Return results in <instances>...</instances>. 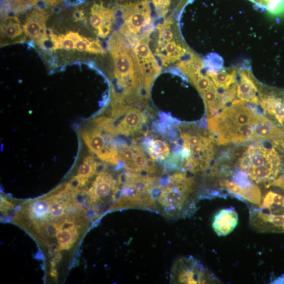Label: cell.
Masks as SVG:
<instances>
[{
    "instance_id": "obj_1",
    "label": "cell",
    "mask_w": 284,
    "mask_h": 284,
    "mask_svg": "<svg viewBox=\"0 0 284 284\" xmlns=\"http://www.w3.org/2000/svg\"><path fill=\"white\" fill-rule=\"evenodd\" d=\"M265 117L245 102L235 100L219 113L209 117L208 125L219 144L241 143L252 140L256 125Z\"/></svg>"
},
{
    "instance_id": "obj_2",
    "label": "cell",
    "mask_w": 284,
    "mask_h": 284,
    "mask_svg": "<svg viewBox=\"0 0 284 284\" xmlns=\"http://www.w3.org/2000/svg\"><path fill=\"white\" fill-rule=\"evenodd\" d=\"M109 46L114 59L116 78L123 89L122 93L116 96L133 105L143 98H149L144 77L131 45L125 38L115 33Z\"/></svg>"
},
{
    "instance_id": "obj_3",
    "label": "cell",
    "mask_w": 284,
    "mask_h": 284,
    "mask_svg": "<svg viewBox=\"0 0 284 284\" xmlns=\"http://www.w3.org/2000/svg\"><path fill=\"white\" fill-rule=\"evenodd\" d=\"M183 141L184 168L196 173L207 170L214 154V137L193 125L180 127Z\"/></svg>"
},
{
    "instance_id": "obj_4",
    "label": "cell",
    "mask_w": 284,
    "mask_h": 284,
    "mask_svg": "<svg viewBox=\"0 0 284 284\" xmlns=\"http://www.w3.org/2000/svg\"><path fill=\"white\" fill-rule=\"evenodd\" d=\"M115 13L122 18L120 31L128 42L149 38L153 30L149 0H117Z\"/></svg>"
},
{
    "instance_id": "obj_5",
    "label": "cell",
    "mask_w": 284,
    "mask_h": 284,
    "mask_svg": "<svg viewBox=\"0 0 284 284\" xmlns=\"http://www.w3.org/2000/svg\"><path fill=\"white\" fill-rule=\"evenodd\" d=\"M239 168L252 181L268 184L276 178L281 168V160L275 149L263 145L252 146L239 161Z\"/></svg>"
},
{
    "instance_id": "obj_6",
    "label": "cell",
    "mask_w": 284,
    "mask_h": 284,
    "mask_svg": "<svg viewBox=\"0 0 284 284\" xmlns=\"http://www.w3.org/2000/svg\"><path fill=\"white\" fill-rule=\"evenodd\" d=\"M194 191V179L185 173H177L168 178V183L162 188L158 201L167 212L187 217L196 210V201L192 197Z\"/></svg>"
},
{
    "instance_id": "obj_7",
    "label": "cell",
    "mask_w": 284,
    "mask_h": 284,
    "mask_svg": "<svg viewBox=\"0 0 284 284\" xmlns=\"http://www.w3.org/2000/svg\"><path fill=\"white\" fill-rule=\"evenodd\" d=\"M156 32L153 53L158 57L163 67H167L182 61L192 53L180 37L173 16H169L160 23Z\"/></svg>"
},
{
    "instance_id": "obj_8",
    "label": "cell",
    "mask_w": 284,
    "mask_h": 284,
    "mask_svg": "<svg viewBox=\"0 0 284 284\" xmlns=\"http://www.w3.org/2000/svg\"><path fill=\"white\" fill-rule=\"evenodd\" d=\"M176 282L179 284H218L219 279L214 274L193 256L182 257L173 269Z\"/></svg>"
},
{
    "instance_id": "obj_9",
    "label": "cell",
    "mask_w": 284,
    "mask_h": 284,
    "mask_svg": "<svg viewBox=\"0 0 284 284\" xmlns=\"http://www.w3.org/2000/svg\"><path fill=\"white\" fill-rule=\"evenodd\" d=\"M82 137L90 150L102 161L118 165L120 160L118 148L111 135L94 127L83 131Z\"/></svg>"
},
{
    "instance_id": "obj_10",
    "label": "cell",
    "mask_w": 284,
    "mask_h": 284,
    "mask_svg": "<svg viewBox=\"0 0 284 284\" xmlns=\"http://www.w3.org/2000/svg\"><path fill=\"white\" fill-rule=\"evenodd\" d=\"M149 38L134 40L130 44L138 63L145 81V88L148 96L155 79L161 72L158 59L150 49Z\"/></svg>"
},
{
    "instance_id": "obj_11",
    "label": "cell",
    "mask_w": 284,
    "mask_h": 284,
    "mask_svg": "<svg viewBox=\"0 0 284 284\" xmlns=\"http://www.w3.org/2000/svg\"><path fill=\"white\" fill-rule=\"evenodd\" d=\"M249 224L257 231H284V214L264 212L259 208L250 210Z\"/></svg>"
},
{
    "instance_id": "obj_12",
    "label": "cell",
    "mask_w": 284,
    "mask_h": 284,
    "mask_svg": "<svg viewBox=\"0 0 284 284\" xmlns=\"http://www.w3.org/2000/svg\"><path fill=\"white\" fill-rule=\"evenodd\" d=\"M220 185L231 196L238 198L244 202H248L259 207L262 201L261 189L256 183L244 186L229 179L221 180Z\"/></svg>"
},
{
    "instance_id": "obj_13",
    "label": "cell",
    "mask_w": 284,
    "mask_h": 284,
    "mask_svg": "<svg viewBox=\"0 0 284 284\" xmlns=\"http://www.w3.org/2000/svg\"><path fill=\"white\" fill-rule=\"evenodd\" d=\"M259 104L267 113L284 125V91L272 89L260 93Z\"/></svg>"
},
{
    "instance_id": "obj_14",
    "label": "cell",
    "mask_w": 284,
    "mask_h": 284,
    "mask_svg": "<svg viewBox=\"0 0 284 284\" xmlns=\"http://www.w3.org/2000/svg\"><path fill=\"white\" fill-rule=\"evenodd\" d=\"M239 82L236 94L242 101L254 105L259 104L260 90L251 71L243 68L239 72Z\"/></svg>"
},
{
    "instance_id": "obj_15",
    "label": "cell",
    "mask_w": 284,
    "mask_h": 284,
    "mask_svg": "<svg viewBox=\"0 0 284 284\" xmlns=\"http://www.w3.org/2000/svg\"><path fill=\"white\" fill-rule=\"evenodd\" d=\"M238 215L233 208L218 211L213 219L212 227L219 236H225L233 231L238 225Z\"/></svg>"
},
{
    "instance_id": "obj_16",
    "label": "cell",
    "mask_w": 284,
    "mask_h": 284,
    "mask_svg": "<svg viewBox=\"0 0 284 284\" xmlns=\"http://www.w3.org/2000/svg\"><path fill=\"white\" fill-rule=\"evenodd\" d=\"M116 127L118 133L126 136L133 135L139 132L146 123V117L139 109L131 107L124 114Z\"/></svg>"
},
{
    "instance_id": "obj_17",
    "label": "cell",
    "mask_w": 284,
    "mask_h": 284,
    "mask_svg": "<svg viewBox=\"0 0 284 284\" xmlns=\"http://www.w3.org/2000/svg\"><path fill=\"white\" fill-rule=\"evenodd\" d=\"M90 189L98 201L109 196L111 194H113V197L115 200L120 190L116 180L106 171L98 174Z\"/></svg>"
},
{
    "instance_id": "obj_18",
    "label": "cell",
    "mask_w": 284,
    "mask_h": 284,
    "mask_svg": "<svg viewBox=\"0 0 284 284\" xmlns=\"http://www.w3.org/2000/svg\"><path fill=\"white\" fill-rule=\"evenodd\" d=\"M284 137V132L265 117L256 125L252 140H272L280 142Z\"/></svg>"
},
{
    "instance_id": "obj_19",
    "label": "cell",
    "mask_w": 284,
    "mask_h": 284,
    "mask_svg": "<svg viewBox=\"0 0 284 284\" xmlns=\"http://www.w3.org/2000/svg\"><path fill=\"white\" fill-rule=\"evenodd\" d=\"M45 12L34 11L29 15L23 25L24 32L27 36L37 40L47 35Z\"/></svg>"
},
{
    "instance_id": "obj_20",
    "label": "cell",
    "mask_w": 284,
    "mask_h": 284,
    "mask_svg": "<svg viewBox=\"0 0 284 284\" xmlns=\"http://www.w3.org/2000/svg\"><path fill=\"white\" fill-rule=\"evenodd\" d=\"M207 75L216 87L222 90H228L236 86L237 71L235 69L221 70L218 71L206 70Z\"/></svg>"
},
{
    "instance_id": "obj_21",
    "label": "cell",
    "mask_w": 284,
    "mask_h": 284,
    "mask_svg": "<svg viewBox=\"0 0 284 284\" xmlns=\"http://www.w3.org/2000/svg\"><path fill=\"white\" fill-rule=\"evenodd\" d=\"M258 208L274 214H284V196L270 191L263 197Z\"/></svg>"
},
{
    "instance_id": "obj_22",
    "label": "cell",
    "mask_w": 284,
    "mask_h": 284,
    "mask_svg": "<svg viewBox=\"0 0 284 284\" xmlns=\"http://www.w3.org/2000/svg\"><path fill=\"white\" fill-rule=\"evenodd\" d=\"M146 146L151 158L154 160H165L170 154L169 145L160 139H151L146 143Z\"/></svg>"
},
{
    "instance_id": "obj_23",
    "label": "cell",
    "mask_w": 284,
    "mask_h": 284,
    "mask_svg": "<svg viewBox=\"0 0 284 284\" xmlns=\"http://www.w3.org/2000/svg\"><path fill=\"white\" fill-rule=\"evenodd\" d=\"M150 160L140 146L135 145L133 157L131 161L125 166L132 171L140 173L142 171H146Z\"/></svg>"
},
{
    "instance_id": "obj_24",
    "label": "cell",
    "mask_w": 284,
    "mask_h": 284,
    "mask_svg": "<svg viewBox=\"0 0 284 284\" xmlns=\"http://www.w3.org/2000/svg\"><path fill=\"white\" fill-rule=\"evenodd\" d=\"M23 30L20 21L17 17L5 19L1 25V33L11 40L21 35Z\"/></svg>"
},
{
    "instance_id": "obj_25",
    "label": "cell",
    "mask_w": 284,
    "mask_h": 284,
    "mask_svg": "<svg viewBox=\"0 0 284 284\" xmlns=\"http://www.w3.org/2000/svg\"><path fill=\"white\" fill-rule=\"evenodd\" d=\"M78 230L77 227L74 230L59 231L57 235L60 250H67L73 246L78 238Z\"/></svg>"
},
{
    "instance_id": "obj_26",
    "label": "cell",
    "mask_w": 284,
    "mask_h": 284,
    "mask_svg": "<svg viewBox=\"0 0 284 284\" xmlns=\"http://www.w3.org/2000/svg\"><path fill=\"white\" fill-rule=\"evenodd\" d=\"M30 215L32 219L45 220L50 213V202L48 199H41L34 202L30 208Z\"/></svg>"
},
{
    "instance_id": "obj_27",
    "label": "cell",
    "mask_w": 284,
    "mask_h": 284,
    "mask_svg": "<svg viewBox=\"0 0 284 284\" xmlns=\"http://www.w3.org/2000/svg\"><path fill=\"white\" fill-rule=\"evenodd\" d=\"M261 9L273 14H279L284 11V0H249Z\"/></svg>"
},
{
    "instance_id": "obj_28",
    "label": "cell",
    "mask_w": 284,
    "mask_h": 284,
    "mask_svg": "<svg viewBox=\"0 0 284 284\" xmlns=\"http://www.w3.org/2000/svg\"><path fill=\"white\" fill-rule=\"evenodd\" d=\"M99 164L96 159L88 157L85 159L78 170V175L90 178L96 173V169Z\"/></svg>"
},
{
    "instance_id": "obj_29",
    "label": "cell",
    "mask_w": 284,
    "mask_h": 284,
    "mask_svg": "<svg viewBox=\"0 0 284 284\" xmlns=\"http://www.w3.org/2000/svg\"><path fill=\"white\" fill-rule=\"evenodd\" d=\"M92 122L94 126L101 129L112 136H115L118 133L113 118L101 117L94 119Z\"/></svg>"
},
{
    "instance_id": "obj_30",
    "label": "cell",
    "mask_w": 284,
    "mask_h": 284,
    "mask_svg": "<svg viewBox=\"0 0 284 284\" xmlns=\"http://www.w3.org/2000/svg\"><path fill=\"white\" fill-rule=\"evenodd\" d=\"M185 3L189 0H183ZM172 0H152V3L159 16L167 18V15L170 11Z\"/></svg>"
},
{
    "instance_id": "obj_31",
    "label": "cell",
    "mask_w": 284,
    "mask_h": 284,
    "mask_svg": "<svg viewBox=\"0 0 284 284\" xmlns=\"http://www.w3.org/2000/svg\"><path fill=\"white\" fill-rule=\"evenodd\" d=\"M50 202V213L52 216L55 218H61L64 214L65 206L67 205L65 203L57 202L52 201Z\"/></svg>"
},
{
    "instance_id": "obj_32",
    "label": "cell",
    "mask_w": 284,
    "mask_h": 284,
    "mask_svg": "<svg viewBox=\"0 0 284 284\" xmlns=\"http://www.w3.org/2000/svg\"><path fill=\"white\" fill-rule=\"evenodd\" d=\"M88 53L93 54L103 55L106 53L98 40H92L88 45Z\"/></svg>"
},
{
    "instance_id": "obj_33",
    "label": "cell",
    "mask_w": 284,
    "mask_h": 284,
    "mask_svg": "<svg viewBox=\"0 0 284 284\" xmlns=\"http://www.w3.org/2000/svg\"><path fill=\"white\" fill-rule=\"evenodd\" d=\"M89 179L80 175L74 176L69 183L71 189H80L87 184Z\"/></svg>"
},
{
    "instance_id": "obj_34",
    "label": "cell",
    "mask_w": 284,
    "mask_h": 284,
    "mask_svg": "<svg viewBox=\"0 0 284 284\" xmlns=\"http://www.w3.org/2000/svg\"><path fill=\"white\" fill-rule=\"evenodd\" d=\"M58 38L61 48L66 51H71L75 48V42L70 38L64 35L59 36Z\"/></svg>"
},
{
    "instance_id": "obj_35",
    "label": "cell",
    "mask_w": 284,
    "mask_h": 284,
    "mask_svg": "<svg viewBox=\"0 0 284 284\" xmlns=\"http://www.w3.org/2000/svg\"><path fill=\"white\" fill-rule=\"evenodd\" d=\"M92 40L90 38L83 37L82 40L75 43V48L81 52L87 51L88 45Z\"/></svg>"
},
{
    "instance_id": "obj_36",
    "label": "cell",
    "mask_w": 284,
    "mask_h": 284,
    "mask_svg": "<svg viewBox=\"0 0 284 284\" xmlns=\"http://www.w3.org/2000/svg\"><path fill=\"white\" fill-rule=\"evenodd\" d=\"M46 230L47 234L51 237L57 236L59 231L57 224L54 222L50 223L47 225Z\"/></svg>"
},
{
    "instance_id": "obj_37",
    "label": "cell",
    "mask_w": 284,
    "mask_h": 284,
    "mask_svg": "<svg viewBox=\"0 0 284 284\" xmlns=\"http://www.w3.org/2000/svg\"><path fill=\"white\" fill-rule=\"evenodd\" d=\"M271 186L278 187L284 192V174L266 185V187L268 188Z\"/></svg>"
},
{
    "instance_id": "obj_38",
    "label": "cell",
    "mask_w": 284,
    "mask_h": 284,
    "mask_svg": "<svg viewBox=\"0 0 284 284\" xmlns=\"http://www.w3.org/2000/svg\"><path fill=\"white\" fill-rule=\"evenodd\" d=\"M76 227L73 222L66 220L64 221L61 225L58 227L59 231L65 230H74Z\"/></svg>"
},
{
    "instance_id": "obj_39",
    "label": "cell",
    "mask_w": 284,
    "mask_h": 284,
    "mask_svg": "<svg viewBox=\"0 0 284 284\" xmlns=\"http://www.w3.org/2000/svg\"><path fill=\"white\" fill-rule=\"evenodd\" d=\"M60 251L59 246L56 244H53L49 246V254L50 256H54Z\"/></svg>"
},
{
    "instance_id": "obj_40",
    "label": "cell",
    "mask_w": 284,
    "mask_h": 284,
    "mask_svg": "<svg viewBox=\"0 0 284 284\" xmlns=\"http://www.w3.org/2000/svg\"><path fill=\"white\" fill-rule=\"evenodd\" d=\"M67 37L73 40L75 43L82 39V38L78 33L70 32L65 35Z\"/></svg>"
},
{
    "instance_id": "obj_41",
    "label": "cell",
    "mask_w": 284,
    "mask_h": 284,
    "mask_svg": "<svg viewBox=\"0 0 284 284\" xmlns=\"http://www.w3.org/2000/svg\"><path fill=\"white\" fill-rule=\"evenodd\" d=\"M51 269L50 272V275L52 278L54 279H57V272L56 269V262L53 260L51 262Z\"/></svg>"
},
{
    "instance_id": "obj_42",
    "label": "cell",
    "mask_w": 284,
    "mask_h": 284,
    "mask_svg": "<svg viewBox=\"0 0 284 284\" xmlns=\"http://www.w3.org/2000/svg\"><path fill=\"white\" fill-rule=\"evenodd\" d=\"M39 0H17L16 3L19 5L36 4Z\"/></svg>"
},
{
    "instance_id": "obj_43",
    "label": "cell",
    "mask_w": 284,
    "mask_h": 284,
    "mask_svg": "<svg viewBox=\"0 0 284 284\" xmlns=\"http://www.w3.org/2000/svg\"><path fill=\"white\" fill-rule=\"evenodd\" d=\"M85 215L86 218L87 219H92L96 217L97 213L94 210L90 209L85 211Z\"/></svg>"
},
{
    "instance_id": "obj_44",
    "label": "cell",
    "mask_w": 284,
    "mask_h": 284,
    "mask_svg": "<svg viewBox=\"0 0 284 284\" xmlns=\"http://www.w3.org/2000/svg\"><path fill=\"white\" fill-rule=\"evenodd\" d=\"M74 18L75 21L83 20L84 13L82 10H76L73 14Z\"/></svg>"
},
{
    "instance_id": "obj_45",
    "label": "cell",
    "mask_w": 284,
    "mask_h": 284,
    "mask_svg": "<svg viewBox=\"0 0 284 284\" xmlns=\"http://www.w3.org/2000/svg\"><path fill=\"white\" fill-rule=\"evenodd\" d=\"M270 284H284V274L281 275L280 277L275 279L272 281Z\"/></svg>"
},
{
    "instance_id": "obj_46",
    "label": "cell",
    "mask_w": 284,
    "mask_h": 284,
    "mask_svg": "<svg viewBox=\"0 0 284 284\" xmlns=\"http://www.w3.org/2000/svg\"><path fill=\"white\" fill-rule=\"evenodd\" d=\"M53 260L55 261L56 263L59 262L62 259V255L61 253L58 252L54 256H53Z\"/></svg>"
},
{
    "instance_id": "obj_47",
    "label": "cell",
    "mask_w": 284,
    "mask_h": 284,
    "mask_svg": "<svg viewBox=\"0 0 284 284\" xmlns=\"http://www.w3.org/2000/svg\"><path fill=\"white\" fill-rule=\"evenodd\" d=\"M54 11L56 12H58L60 11V8L58 7H56L54 8Z\"/></svg>"
},
{
    "instance_id": "obj_48",
    "label": "cell",
    "mask_w": 284,
    "mask_h": 284,
    "mask_svg": "<svg viewBox=\"0 0 284 284\" xmlns=\"http://www.w3.org/2000/svg\"><path fill=\"white\" fill-rule=\"evenodd\" d=\"M283 145L284 146V141L283 142Z\"/></svg>"
}]
</instances>
